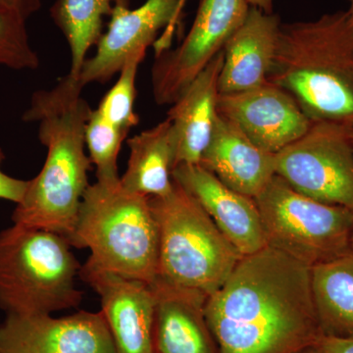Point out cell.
<instances>
[{"label": "cell", "instance_id": "cell-33", "mask_svg": "<svg viewBox=\"0 0 353 353\" xmlns=\"http://www.w3.org/2000/svg\"><path fill=\"white\" fill-rule=\"evenodd\" d=\"M188 2V0H182V7L183 8V7H185V3H187Z\"/></svg>", "mask_w": 353, "mask_h": 353}, {"label": "cell", "instance_id": "cell-17", "mask_svg": "<svg viewBox=\"0 0 353 353\" xmlns=\"http://www.w3.org/2000/svg\"><path fill=\"white\" fill-rule=\"evenodd\" d=\"M155 353H218L204 317L208 299L155 279Z\"/></svg>", "mask_w": 353, "mask_h": 353}, {"label": "cell", "instance_id": "cell-25", "mask_svg": "<svg viewBox=\"0 0 353 353\" xmlns=\"http://www.w3.org/2000/svg\"><path fill=\"white\" fill-rule=\"evenodd\" d=\"M4 160H6V154L0 148V199L17 204L24 196L29 180H21V179L7 175L6 172L2 170V163Z\"/></svg>", "mask_w": 353, "mask_h": 353}, {"label": "cell", "instance_id": "cell-27", "mask_svg": "<svg viewBox=\"0 0 353 353\" xmlns=\"http://www.w3.org/2000/svg\"><path fill=\"white\" fill-rule=\"evenodd\" d=\"M318 345L322 353H353V336L336 338L323 336Z\"/></svg>", "mask_w": 353, "mask_h": 353}, {"label": "cell", "instance_id": "cell-7", "mask_svg": "<svg viewBox=\"0 0 353 353\" xmlns=\"http://www.w3.org/2000/svg\"><path fill=\"white\" fill-rule=\"evenodd\" d=\"M254 201L267 246L310 267L350 252L352 209L304 196L277 175Z\"/></svg>", "mask_w": 353, "mask_h": 353}, {"label": "cell", "instance_id": "cell-34", "mask_svg": "<svg viewBox=\"0 0 353 353\" xmlns=\"http://www.w3.org/2000/svg\"><path fill=\"white\" fill-rule=\"evenodd\" d=\"M352 130V143H353V129H350Z\"/></svg>", "mask_w": 353, "mask_h": 353}, {"label": "cell", "instance_id": "cell-31", "mask_svg": "<svg viewBox=\"0 0 353 353\" xmlns=\"http://www.w3.org/2000/svg\"><path fill=\"white\" fill-rule=\"evenodd\" d=\"M348 2H350V8H348L347 13L353 24V0H348Z\"/></svg>", "mask_w": 353, "mask_h": 353}, {"label": "cell", "instance_id": "cell-5", "mask_svg": "<svg viewBox=\"0 0 353 353\" xmlns=\"http://www.w3.org/2000/svg\"><path fill=\"white\" fill-rule=\"evenodd\" d=\"M150 204L159 236L157 278L208 299L243 255L175 181L168 194L150 197Z\"/></svg>", "mask_w": 353, "mask_h": 353}, {"label": "cell", "instance_id": "cell-9", "mask_svg": "<svg viewBox=\"0 0 353 353\" xmlns=\"http://www.w3.org/2000/svg\"><path fill=\"white\" fill-rule=\"evenodd\" d=\"M248 0H201L189 34L172 50L157 54L152 71L153 97L173 104L213 58L224 50L245 21Z\"/></svg>", "mask_w": 353, "mask_h": 353}, {"label": "cell", "instance_id": "cell-10", "mask_svg": "<svg viewBox=\"0 0 353 353\" xmlns=\"http://www.w3.org/2000/svg\"><path fill=\"white\" fill-rule=\"evenodd\" d=\"M182 0H146L136 9L113 6L108 31L97 43V52L83 64L79 80L85 87L104 83L119 73L128 57L146 50L164 29L157 43V54L169 48L181 20Z\"/></svg>", "mask_w": 353, "mask_h": 353}, {"label": "cell", "instance_id": "cell-12", "mask_svg": "<svg viewBox=\"0 0 353 353\" xmlns=\"http://www.w3.org/2000/svg\"><path fill=\"white\" fill-rule=\"evenodd\" d=\"M79 275L99 294L115 353H155L152 285L103 270L88 260Z\"/></svg>", "mask_w": 353, "mask_h": 353}, {"label": "cell", "instance_id": "cell-19", "mask_svg": "<svg viewBox=\"0 0 353 353\" xmlns=\"http://www.w3.org/2000/svg\"><path fill=\"white\" fill-rule=\"evenodd\" d=\"M127 170L123 187L148 197L164 196L173 189L176 146L173 127L166 119L128 141Z\"/></svg>", "mask_w": 353, "mask_h": 353}, {"label": "cell", "instance_id": "cell-13", "mask_svg": "<svg viewBox=\"0 0 353 353\" xmlns=\"http://www.w3.org/2000/svg\"><path fill=\"white\" fill-rule=\"evenodd\" d=\"M218 113L272 154L301 139L313 123L292 95L269 82L245 92L220 94Z\"/></svg>", "mask_w": 353, "mask_h": 353}, {"label": "cell", "instance_id": "cell-16", "mask_svg": "<svg viewBox=\"0 0 353 353\" xmlns=\"http://www.w3.org/2000/svg\"><path fill=\"white\" fill-rule=\"evenodd\" d=\"M199 164L232 190L255 199L276 175L275 154L261 150L218 113Z\"/></svg>", "mask_w": 353, "mask_h": 353}, {"label": "cell", "instance_id": "cell-28", "mask_svg": "<svg viewBox=\"0 0 353 353\" xmlns=\"http://www.w3.org/2000/svg\"><path fill=\"white\" fill-rule=\"evenodd\" d=\"M248 4L255 8H259L265 13H273L274 0H248Z\"/></svg>", "mask_w": 353, "mask_h": 353}, {"label": "cell", "instance_id": "cell-11", "mask_svg": "<svg viewBox=\"0 0 353 353\" xmlns=\"http://www.w3.org/2000/svg\"><path fill=\"white\" fill-rule=\"evenodd\" d=\"M0 353H115L101 312L7 315L0 324Z\"/></svg>", "mask_w": 353, "mask_h": 353}, {"label": "cell", "instance_id": "cell-30", "mask_svg": "<svg viewBox=\"0 0 353 353\" xmlns=\"http://www.w3.org/2000/svg\"><path fill=\"white\" fill-rule=\"evenodd\" d=\"M114 6L129 7L130 0H110Z\"/></svg>", "mask_w": 353, "mask_h": 353}, {"label": "cell", "instance_id": "cell-1", "mask_svg": "<svg viewBox=\"0 0 353 353\" xmlns=\"http://www.w3.org/2000/svg\"><path fill=\"white\" fill-rule=\"evenodd\" d=\"M218 353H292L323 338L311 267L266 246L243 256L204 305Z\"/></svg>", "mask_w": 353, "mask_h": 353}, {"label": "cell", "instance_id": "cell-22", "mask_svg": "<svg viewBox=\"0 0 353 353\" xmlns=\"http://www.w3.org/2000/svg\"><path fill=\"white\" fill-rule=\"evenodd\" d=\"M145 53L146 50H139L128 57L120 70L117 82L104 95L99 108L95 109L101 117L123 132H129L139 121L138 114L134 112L136 80L139 65Z\"/></svg>", "mask_w": 353, "mask_h": 353}, {"label": "cell", "instance_id": "cell-20", "mask_svg": "<svg viewBox=\"0 0 353 353\" xmlns=\"http://www.w3.org/2000/svg\"><path fill=\"white\" fill-rule=\"evenodd\" d=\"M311 288L323 334L353 336V252L311 267Z\"/></svg>", "mask_w": 353, "mask_h": 353}, {"label": "cell", "instance_id": "cell-18", "mask_svg": "<svg viewBox=\"0 0 353 353\" xmlns=\"http://www.w3.org/2000/svg\"><path fill=\"white\" fill-rule=\"evenodd\" d=\"M223 61L222 50L172 104L167 119L170 120L176 139V167L199 164L210 141L218 116Z\"/></svg>", "mask_w": 353, "mask_h": 353}, {"label": "cell", "instance_id": "cell-21", "mask_svg": "<svg viewBox=\"0 0 353 353\" xmlns=\"http://www.w3.org/2000/svg\"><path fill=\"white\" fill-rule=\"evenodd\" d=\"M110 0H57L51 8V16L71 52L69 75L80 77L88 50L102 36L104 16L112 12Z\"/></svg>", "mask_w": 353, "mask_h": 353}, {"label": "cell", "instance_id": "cell-4", "mask_svg": "<svg viewBox=\"0 0 353 353\" xmlns=\"http://www.w3.org/2000/svg\"><path fill=\"white\" fill-rule=\"evenodd\" d=\"M69 243L88 248V261L103 270L148 284L157 278L159 236L150 197L125 189L120 178L88 185Z\"/></svg>", "mask_w": 353, "mask_h": 353}, {"label": "cell", "instance_id": "cell-8", "mask_svg": "<svg viewBox=\"0 0 353 353\" xmlns=\"http://www.w3.org/2000/svg\"><path fill=\"white\" fill-rule=\"evenodd\" d=\"M276 175L316 201L353 210L352 130L313 122L305 134L275 154Z\"/></svg>", "mask_w": 353, "mask_h": 353}, {"label": "cell", "instance_id": "cell-2", "mask_svg": "<svg viewBox=\"0 0 353 353\" xmlns=\"http://www.w3.org/2000/svg\"><path fill=\"white\" fill-rule=\"evenodd\" d=\"M83 88L79 78L68 74L51 90L32 94L23 120L39 123V139L48 154L12 214L13 224L51 232L68 241L92 164L85 141L92 109L83 99Z\"/></svg>", "mask_w": 353, "mask_h": 353}, {"label": "cell", "instance_id": "cell-29", "mask_svg": "<svg viewBox=\"0 0 353 353\" xmlns=\"http://www.w3.org/2000/svg\"><path fill=\"white\" fill-rule=\"evenodd\" d=\"M292 353H322L321 348L319 345H312V347H308L303 348V350H299V352Z\"/></svg>", "mask_w": 353, "mask_h": 353}, {"label": "cell", "instance_id": "cell-23", "mask_svg": "<svg viewBox=\"0 0 353 353\" xmlns=\"http://www.w3.org/2000/svg\"><path fill=\"white\" fill-rule=\"evenodd\" d=\"M128 132L121 131L92 110L85 126V141L90 159L97 169V180L119 179L118 157Z\"/></svg>", "mask_w": 353, "mask_h": 353}, {"label": "cell", "instance_id": "cell-3", "mask_svg": "<svg viewBox=\"0 0 353 353\" xmlns=\"http://www.w3.org/2000/svg\"><path fill=\"white\" fill-rule=\"evenodd\" d=\"M267 81L313 122L353 129V24L347 11L282 24Z\"/></svg>", "mask_w": 353, "mask_h": 353}, {"label": "cell", "instance_id": "cell-32", "mask_svg": "<svg viewBox=\"0 0 353 353\" xmlns=\"http://www.w3.org/2000/svg\"><path fill=\"white\" fill-rule=\"evenodd\" d=\"M350 250H352V252H353V226H352V236H350Z\"/></svg>", "mask_w": 353, "mask_h": 353}, {"label": "cell", "instance_id": "cell-14", "mask_svg": "<svg viewBox=\"0 0 353 353\" xmlns=\"http://www.w3.org/2000/svg\"><path fill=\"white\" fill-rule=\"evenodd\" d=\"M173 180L194 197L243 256L266 248L254 199L227 187L201 164L178 165Z\"/></svg>", "mask_w": 353, "mask_h": 353}, {"label": "cell", "instance_id": "cell-6", "mask_svg": "<svg viewBox=\"0 0 353 353\" xmlns=\"http://www.w3.org/2000/svg\"><path fill=\"white\" fill-rule=\"evenodd\" d=\"M59 234L13 224L0 232V308L7 315L51 314L83 301L81 265Z\"/></svg>", "mask_w": 353, "mask_h": 353}, {"label": "cell", "instance_id": "cell-15", "mask_svg": "<svg viewBox=\"0 0 353 353\" xmlns=\"http://www.w3.org/2000/svg\"><path fill=\"white\" fill-rule=\"evenodd\" d=\"M281 25L276 14L250 6L243 24L228 39L223 50L220 94L245 92L268 82Z\"/></svg>", "mask_w": 353, "mask_h": 353}, {"label": "cell", "instance_id": "cell-26", "mask_svg": "<svg viewBox=\"0 0 353 353\" xmlns=\"http://www.w3.org/2000/svg\"><path fill=\"white\" fill-rule=\"evenodd\" d=\"M0 6L27 21L39 10L41 0H0Z\"/></svg>", "mask_w": 353, "mask_h": 353}, {"label": "cell", "instance_id": "cell-24", "mask_svg": "<svg viewBox=\"0 0 353 353\" xmlns=\"http://www.w3.org/2000/svg\"><path fill=\"white\" fill-rule=\"evenodd\" d=\"M27 21L0 6V65L12 70L38 68V53L28 36Z\"/></svg>", "mask_w": 353, "mask_h": 353}]
</instances>
